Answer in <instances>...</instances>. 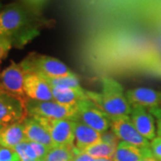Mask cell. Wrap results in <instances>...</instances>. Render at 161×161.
<instances>
[{"label":"cell","mask_w":161,"mask_h":161,"mask_svg":"<svg viewBox=\"0 0 161 161\" xmlns=\"http://www.w3.org/2000/svg\"><path fill=\"white\" fill-rule=\"evenodd\" d=\"M27 141L23 122L0 129V147L2 148L14 149L20 143Z\"/></svg>","instance_id":"2e32d148"},{"label":"cell","mask_w":161,"mask_h":161,"mask_svg":"<svg viewBox=\"0 0 161 161\" xmlns=\"http://www.w3.org/2000/svg\"><path fill=\"white\" fill-rule=\"evenodd\" d=\"M40 122L51 136L54 147L74 146V120L31 116Z\"/></svg>","instance_id":"8992f818"},{"label":"cell","mask_w":161,"mask_h":161,"mask_svg":"<svg viewBox=\"0 0 161 161\" xmlns=\"http://www.w3.org/2000/svg\"><path fill=\"white\" fill-rule=\"evenodd\" d=\"M72 161H97V159L88 155L85 152H80L75 156Z\"/></svg>","instance_id":"83f0119b"},{"label":"cell","mask_w":161,"mask_h":161,"mask_svg":"<svg viewBox=\"0 0 161 161\" xmlns=\"http://www.w3.org/2000/svg\"><path fill=\"white\" fill-rule=\"evenodd\" d=\"M24 92L27 98L39 101H55L51 87L46 80L37 74H26L24 77Z\"/></svg>","instance_id":"30bf717a"},{"label":"cell","mask_w":161,"mask_h":161,"mask_svg":"<svg viewBox=\"0 0 161 161\" xmlns=\"http://www.w3.org/2000/svg\"><path fill=\"white\" fill-rule=\"evenodd\" d=\"M97 161H114L112 159H108V158H99V159H97Z\"/></svg>","instance_id":"f546056e"},{"label":"cell","mask_w":161,"mask_h":161,"mask_svg":"<svg viewBox=\"0 0 161 161\" xmlns=\"http://www.w3.org/2000/svg\"><path fill=\"white\" fill-rule=\"evenodd\" d=\"M77 114L75 121H80L100 133L111 128V119L88 98L76 105Z\"/></svg>","instance_id":"5b68a950"},{"label":"cell","mask_w":161,"mask_h":161,"mask_svg":"<svg viewBox=\"0 0 161 161\" xmlns=\"http://www.w3.org/2000/svg\"><path fill=\"white\" fill-rule=\"evenodd\" d=\"M54 100L64 106H76L80 100L87 98L86 91L82 88H53Z\"/></svg>","instance_id":"e0dca14e"},{"label":"cell","mask_w":161,"mask_h":161,"mask_svg":"<svg viewBox=\"0 0 161 161\" xmlns=\"http://www.w3.org/2000/svg\"><path fill=\"white\" fill-rule=\"evenodd\" d=\"M141 161H160V160L157 159V158H154V157H150V158H145L142 159Z\"/></svg>","instance_id":"f1b7e54d"},{"label":"cell","mask_w":161,"mask_h":161,"mask_svg":"<svg viewBox=\"0 0 161 161\" xmlns=\"http://www.w3.org/2000/svg\"><path fill=\"white\" fill-rule=\"evenodd\" d=\"M20 64L26 74H37L43 77L58 78L75 75L58 58L35 52L29 54Z\"/></svg>","instance_id":"3957f363"},{"label":"cell","mask_w":161,"mask_h":161,"mask_svg":"<svg viewBox=\"0 0 161 161\" xmlns=\"http://www.w3.org/2000/svg\"><path fill=\"white\" fill-rule=\"evenodd\" d=\"M75 146H59L49 150L45 161H72L77 155Z\"/></svg>","instance_id":"d6986e66"},{"label":"cell","mask_w":161,"mask_h":161,"mask_svg":"<svg viewBox=\"0 0 161 161\" xmlns=\"http://www.w3.org/2000/svg\"><path fill=\"white\" fill-rule=\"evenodd\" d=\"M150 148L153 157L161 161V136H158L151 141Z\"/></svg>","instance_id":"cb8c5ba5"},{"label":"cell","mask_w":161,"mask_h":161,"mask_svg":"<svg viewBox=\"0 0 161 161\" xmlns=\"http://www.w3.org/2000/svg\"><path fill=\"white\" fill-rule=\"evenodd\" d=\"M0 161H20V158L13 149L0 147Z\"/></svg>","instance_id":"7402d4cb"},{"label":"cell","mask_w":161,"mask_h":161,"mask_svg":"<svg viewBox=\"0 0 161 161\" xmlns=\"http://www.w3.org/2000/svg\"><path fill=\"white\" fill-rule=\"evenodd\" d=\"M12 47L11 41L0 34V63L6 58Z\"/></svg>","instance_id":"603a6c76"},{"label":"cell","mask_w":161,"mask_h":161,"mask_svg":"<svg viewBox=\"0 0 161 161\" xmlns=\"http://www.w3.org/2000/svg\"><path fill=\"white\" fill-rule=\"evenodd\" d=\"M28 117L25 103L6 92L0 91V127L23 123Z\"/></svg>","instance_id":"ba28073f"},{"label":"cell","mask_w":161,"mask_h":161,"mask_svg":"<svg viewBox=\"0 0 161 161\" xmlns=\"http://www.w3.org/2000/svg\"><path fill=\"white\" fill-rule=\"evenodd\" d=\"M13 150L17 153L20 161H35L39 159L31 142L29 141L20 143Z\"/></svg>","instance_id":"44dd1931"},{"label":"cell","mask_w":161,"mask_h":161,"mask_svg":"<svg viewBox=\"0 0 161 161\" xmlns=\"http://www.w3.org/2000/svg\"><path fill=\"white\" fill-rule=\"evenodd\" d=\"M101 139H102V142L113 144V145H115V146H117V144L119 143V142H120V140L118 139V137L115 135L114 132H112L111 129L107 131V132H103V133H101Z\"/></svg>","instance_id":"d4e9b609"},{"label":"cell","mask_w":161,"mask_h":161,"mask_svg":"<svg viewBox=\"0 0 161 161\" xmlns=\"http://www.w3.org/2000/svg\"><path fill=\"white\" fill-rule=\"evenodd\" d=\"M35 161H45V159H38V160H35Z\"/></svg>","instance_id":"4dcf8cb0"},{"label":"cell","mask_w":161,"mask_h":161,"mask_svg":"<svg viewBox=\"0 0 161 161\" xmlns=\"http://www.w3.org/2000/svg\"><path fill=\"white\" fill-rule=\"evenodd\" d=\"M153 157L150 148H140L120 141L116 146L115 155L112 160L114 161H141L145 158Z\"/></svg>","instance_id":"9a60e30c"},{"label":"cell","mask_w":161,"mask_h":161,"mask_svg":"<svg viewBox=\"0 0 161 161\" xmlns=\"http://www.w3.org/2000/svg\"><path fill=\"white\" fill-rule=\"evenodd\" d=\"M0 129H1V127H0Z\"/></svg>","instance_id":"d6a6232c"},{"label":"cell","mask_w":161,"mask_h":161,"mask_svg":"<svg viewBox=\"0 0 161 161\" xmlns=\"http://www.w3.org/2000/svg\"><path fill=\"white\" fill-rule=\"evenodd\" d=\"M22 1H23V4L31 6L36 10L40 11V9L42 8V6H44V4L47 0H22Z\"/></svg>","instance_id":"4316f807"},{"label":"cell","mask_w":161,"mask_h":161,"mask_svg":"<svg viewBox=\"0 0 161 161\" xmlns=\"http://www.w3.org/2000/svg\"><path fill=\"white\" fill-rule=\"evenodd\" d=\"M25 71L21 64L12 62L11 64L0 74V91L26 102L27 97L24 92Z\"/></svg>","instance_id":"52a82bcc"},{"label":"cell","mask_w":161,"mask_h":161,"mask_svg":"<svg viewBox=\"0 0 161 161\" xmlns=\"http://www.w3.org/2000/svg\"><path fill=\"white\" fill-rule=\"evenodd\" d=\"M23 124L25 128V134L29 142L43 144L49 149L54 148V143L49 132L37 119L28 116L23 121Z\"/></svg>","instance_id":"5bb4252c"},{"label":"cell","mask_w":161,"mask_h":161,"mask_svg":"<svg viewBox=\"0 0 161 161\" xmlns=\"http://www.w3.org/2000/svg\"><path fill=\"white\" fill-rule=\"evenodd\" d=\"M50 24L40 11L23 3H13L0 10V34L13 47H23Z\"/></svg>","instance_id":"6da1fadb"},{"label":"cell","mask_w":161,"mask_h":161,"mask_svg":"<svg viewBox=\"0 0 161 161\" xmlns=\"http://www.w3.org/2000/svg\"><path fill=\"white\" fill-rule=\"evenodd\" d=\"M115 150H116L115 145L108 143V142L101 141L100 142L88 148L83 152H85L88 155H90L96 159H99V158L113 159Z\"/></svg>","instance_id":"ac0fdd59"},{"label":"cell","mask_w":161,"mask_h":161,"mask_svg":"<svg viewBox=\"0 0 161 161\" xmlns=\"http://www.w3.org/2000/svg\"><path fill=\"white\" fill-rule=\"evenodd\" d=\"M111 119V130L120 141L126 142L140 148H149L150 141L137 131L133 125L130 116H122Z\"/></svg>","instance_id":"9c48e42d"},{"label":"cell","mask_w":161,"mask_h":161,"mask_svg":"<svg viewBox=\"0 0 161 161\" xmlns=\"http://www.w3.org/2000/svg\"><path fill=\"white\" fill-rule=\"evenodd\" d=\"M131 107H142L147 109L161 106V92L150 88H135L125 92Z\"/></svg>","instance_id":"8fae6325"},{"label":"cell","mask_w":161,"mask_h":161,"mask_svg":"<svg viewBox=\"0 0 161 161\" xmlns=\"http://www.w3.org/2000/svg\"><path fill=\"white\" fill-rule=\"evenodd\" d=\"M74 146L78 154L102 141L100 132L80 121L74 120Z\"/></svg>","instance_id":"7c38bea8"},{"label":"cell","mask_w":161,"mask_h":161,"mask_svg":"<svg viewBox=\"0 0 161 161\" xmlns=\"http://www.w3.org/2000/svg\"><path fill=\"white\" fill-rule=\"evenodd\" d=\"M130 118L137 131L144 138L152 141L157 137L154 116L147 108L142 107H132Z\"/></svg>","instance_id":"4fadbf2b"},{"label":"cell","mask_w":161,"mask_h":161,"mask_svg":"<svg viewBox=\"0 0 161 161\" xmlns=\"http://www.w3.org/2000/svg\"><path fill=\"white\" fill-rule=\"evenodd\" d=\"M43 78L49 84L51 89L53 88H75V89L81 88L79 83L78 78L75 75L64 76V77H58V78H49V77H43Z\"/></svg>","instance_id":"ffe728a7"},{"label":"cell","mask_w":161,"mask_h":161,"mask_svg":"<svg viewBox=\"0 0 161 161\" xmlns=\"http://www.w3.org/2000/svg\"><path fill=\"white\" fill-rule=\"evenodd\" d=\"M150 111V113L153 116H155L157 118V131H158V136H161V108L160 106L159 107H156L153 108H150L148 109Z\"/></svg>","instance_id":"484cf974"},{"label":"cell","mask_w":161,"mask_h":161,"mask_svg":"<svg viewBox=\"0 0 161 161\" xmlns=\"http://www.w3.org/2000/svg\"><path fill=\"white\" fill-rule=\"evenodd\" d=\"M160 108H161V106H160Z\"/></svg>","instance_id":"1f68e13d"},{"label":"cell","mask_w":161,"mask_h":161,"mask_svg":"<svg viewBox=\"0 0 161 161\" xmlns=\"http://www.w3.org/2000/svg\"><path fill=\"white\" fill-rule=\"evenodd\" d=\"M25 108L28 116H39L55 119L75 120L76 106H64L56 101H39L27 98Z\"/></svg>","instance_id":"277c9868"},{"label":"cell","mask_w":161,"mask_h":161,"mask_svg":"<svg viewBox=\"0 0 161 161\" xmlns=\"http://www.w3.org/2000/svg\"><path fill=\"white\" fill-rule=\"evenodd\" d=\"M101 92H86L87 98L110 118L130 116L132 107L127 100L123 86L110 77L102 79Z\"/></svg>","instance_id":"7a4b0ae2"}]
</instances>
